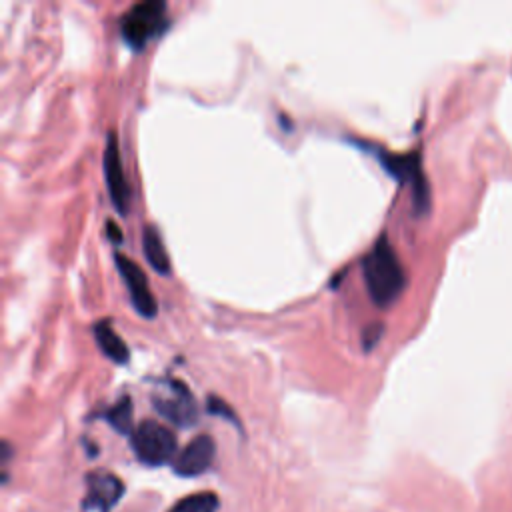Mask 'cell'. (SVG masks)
I'll return each mask as SVG.
<instances>
[{
  "label": "cell",
  "instance_id": "5bb4252c",
  "mask_svg": "<svg viewBox=\"0 0 512 512\" xmlns=\"http://www.w3.org/2000/svg\"><path fill=\"white\" fill-rule=\"evenodd\" d=\"M208 410L212 412V414H216V416H220V418H226V420H230L234 426H240V420L236 418V414H234V410L224 402V400H220V398H216V396H212L210 400H208Z\"/></svg>",
  "mask_w": 512,
  "mask_h": 512
},
{
  "label": "cell",
  "instance_id": "4fadbf2b",
  "mask_svg": "<svg viewBox=\"0 0 512 512\" xmlns=\"http://www.w3.org/2000/svg\"><path fill=\"white\" fill-rule=\"evenodd\" d=\"M116 432L132 434V400L130 396H122L114 406H110L102 416Z\"/></svg>",
  "mask_w": 512,
  "mask_h": 512
},
{
  "label": "cell",
  "instance_id": "8992f818",
  "mask_svg": "<svg viewBox=\"0 0 512 512\" xmlns=\"http://www.w3.org/2000/svg\"><path fill=\"white\" fill-rule=\"evenodd\" d=\"M86 494L82 498V510L110 512L124 496V482L108 470H92L84 478Z\"/></svg>",
  "mask_w": 512,
  "mask_h": 512
},
{
  "label": "cell",
  "instance_id": "6da1fadb",
  "mask_svg": "<svg viewBox=\"0 0 512 512\" xmlns=\"http://www.w3.org/2000/svg\"><path fill=\"white\" fill-rule=\"evenodd\" d=\"M362 274L372 302L380 308L392 306L406 286L404 266L386 236H380L362 258Z\"/></svg>",
  "mask_w": 512,
  "mask_h": 512
},
{
  "label": "cell",
  "instance_id": "7a4b0ae2",
  "mask_svg": "<svg viewBox=\"0 0 512 512\" xmlns=\"http://www.w3.org/2000/svg\"><path fill=\"white\" fill-rule=\"evenodd\" d=\"M168 24L166 4L160 0H146L130 6L120 18V32L126 44L134 50L144 48L152 38L162 34Z\"/></svg>",
  "mask_w": 512,
  "mask_h": 512
},
{
  "label": "cell",
  "instance_id": "7c38bea8",
  "mask_svg": "<svg viewBox=\"0 0 512 512\" xmlns=\"http://www.w3.org/2000/svg\"><path fill=\"white\" fill-rule=\"evenodd\" d=\"M220 498L214 492H196L180 498L168 512H218Z\"/></svg>",
  "mask_w": 512,
  "mask_h": 512
},
{
  "label": "cell",
  "instance_id": "277c9868",
  "mask_svg": "<svg viewBox=\"0 0 512 512\" xmlns=\"http://www.w3.org/2000/svg\"><path fill=\"white\" fill-rule=\"evenodd\" d=\"M380 158V164L400 182L410 186L412 190V200L416 210H426L430 206V188H428V180L424 176L422 170V162H420V154L412 152V154H394V152H386V150H378L376 152Z\"/></svg>",
  "mask_w": 512,
  "mask_h": 512
},
{
  "label": "cell",
  "instance_id": "3957f363",
  "mask_svg": "<svg viewBox=\"0 0 512 512\" xmlns=\"http://www.w3.org/2000/svg\"><path fill=\"white\" fill-rule=\"evenodd\" d=\"M130 446L142 464L162 466L170 462L176 452V436L168 426L156 420H144L134 426Z\"/></svg>",
  "mask_w": 512,
  "mask_h": 512
},
{
  "label": "cell",
  "instance_id": "30bf717a",
  "mask_svg": "<svg viewBox=\"0 0 512 512\" xmlns=\"http://www.w3.org/2000/svg\"><path fill=\"white\" fill-rule=\"evenodd\" d=\"M94 338L100 350L116 364H126L130 358L126 342L120 338V334L114 330V326L108 320H100L94 324Z\"/></svg>",
  "mask_w": 512,
  "mask_h": 512
},
{
  "label": "cell",
  "instance_id": "ba28073f",
  "mask_svg": "<svg viewBox=\"0 0 512 512\" xmlns=\"http://www.w3.org/2000/svg\"><path fill=\"white\" fill-rule=\"evenodd\" d=\"M104 180L110 194L112 204L120 214L128 212L130 206V186L124 176V166L120 158V146H118V134L114 130L108 132L106 148H104Z\"/></svg>",
  "mask_w": 512,
  "mask_h": 512
},
{
  "label": "cell",
  "instance_id": "52a82bcc",
  "mask_svg": "<svg viewBox=\"0 0 512 512\" xmlns=\"http://www.w3.org/2000/svg\"><path fill=\"white\" fill-rule=\"evenodd\" d=\"M114 262H116V268H118V272H120V276H122V280L128 288L134 310L144 318H154L156 312H158V304H156V298L150 290V284H148V278H146L144 270L132 258H128L120 252L114 256Z\"/></svg>",
  "mask_w": 512,
  "mask_h": 512
},
{
  "label": "cell",
  "instance_id": "8fae6325",
  "mask_svg": "<svg viewBox=\"0 0 512 512\" xmlns=\"http://www.w3.org/2000/svg\"><path fill=\"white\" fill-rule=\"evenodd\" d=\"M142 248H144V256L148 260V264L160 272V274H168L170 272V258H168V250L164 246V240L158 232L156 226L148 224L142 232Z\"/></svg>",
  "mask_w": 512,
  "mask_h": 512
},
{
  "label": "cell",
  "instance_id": "9c48e42d",
  "mask_svg": "<svg viewBox=\"0 0 512 512\" xmlns=\"http://www.w3.org/2000/svg\"><path fill=\"white\" fill-rule=\"evenodd\" d=\"M216 456V444L210 436L200 434L194 440H190L180 454L174 458L172 470L178 476L184 478H192V476H200L202 472H206Z\"/></svg>",
  "mask_w": 512,
  "mask_h": 512
},
{
  "label": "cell",
  "instance_id": "9a60e30c",
  "mask_svg": "<svg viewBox=\"0 0 512 512\" xmlns=\"http://www.w3.org/2000/svg\"><path fill=\"white\" fill-rule=\"evenodd\" d=\"M106 228H108V234H110L112 242H120L122 240V232H120V228L114 222H108Z\"/></svg>",
  "mask_w": 512,
  "mask_h": 512
},
{
  "label": "cell",
  "instance_id": "5b68a950",
  "mask_svg": "<svg viewBox=\"0 0 512 512\" xmlns=\"http://www.w3.org/2000/svg\"><path fill=\"white\" fill-rule=\"evenodd\" d=\"M152 406L162 418L180 428H188L198 422L196 400L188 386L180 380H170L162 384L152 396Z\"/></svg>",
  "mask_w": 512,
  "mask_h": 512
}]
</instances>
